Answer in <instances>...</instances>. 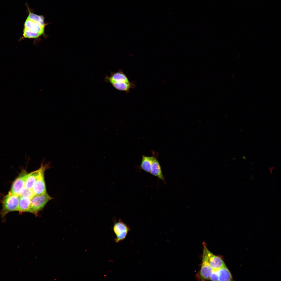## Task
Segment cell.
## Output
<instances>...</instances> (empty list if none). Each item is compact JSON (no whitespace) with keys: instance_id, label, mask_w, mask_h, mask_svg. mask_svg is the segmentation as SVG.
<instances>
[{"instance_id":"obj_1","label":"cell","mask_w":281,"mask_h":281,"mask_svg":"<svg viewBox=\"0 0 281 281\" xmlns=\"http://www.w3.org/2000/svg\"><path fill=\"white\" fill-rule=\"evenodd\" d=\"M39 23L27 18L24 23L23 37L29 39H36L43 35L45 28Z\"/></svg>"},{"instance_id":"obj_2","label":"cell","mask_w":281,"mask_h":281,"mask_svg":"<svg viewBox=\"0 0 281 281\" xmlns=\"http://www.w3.org/2000/svg\"><path fill=\"white\" fill-rule=\"evenodd\" d=\"M19 201V196L10 191L3 199L1 212L2 216L4 217L10 212L18 211Z\"/></svg>"},{"instance_id":"obj_3","label":"cell","mask_w":281,"mask_h":281,"mask_svg":"<svg viewBox=\"0 0 281 281\" xmlns=\"http://www.w3.org/2000/svg\"><path fill=\"white\" fill-rule=\"evenodd\" d=\"M52 199L47 193L35 195L31 199L30 213L36 214Z\"/></svg>"},{"instance_id":"obj_4","label":"cell","mask_w":281,"mask_h":281,"mask_svg":"<svg viewBox=\"0 0 281 281\" xmlns=\"http://www.w3.org/2000/svg\"><path fill=\"white\" fill-rule=\"evenodd\" d=\"M202 244L203 247V252L213 269H219L225 266L221 258L214 254L208 250L205 242H203Z\"/></svg>"},{"instance_id":"obj_5","label":"cell","mask_w":281,"mask_h":281,"mask_svg":"<svg viewBox=\"0 0 281 281\" xmlns=\"http://www.w3.org/2000/svg\"><path fill=\"white\" fill-rule=\"evenodd\" d=\"M29 174L25 170H22L12 183L10 191L12 193L19 196Z\"/></svg>"},{"instance_id":"obj_6","label":"cell","mask_w":281,"mask_h":281,"mask_svg":"<svg viewBox=\"0 0 281 281\" xmlns=\"http://www.w3.org/2000/svg\"><path fill=\"white\" fill-rule=\"evenodd\" d=\"M113 229L116 237L114 241L117 243L125 239L130 230L127 225L121 220L114 223Z\"/></svg>"},{"instance_id":"obj_7","label":"cell","mask_w":281,"mask_h":281,"mask_svg":"<svg viewBox=\"0 0 281 281\" xmlns=\"http://www.w3.org/2000/svg\"><path fill=\"white\" fill-rule=\"evenodd\" d=\"M46 166L41 165L40 167V175L32 189L35 195L43 194L46 193V188L44 178V174Z\"/></svg>"},{"instance_id":"obj_8","label":"cell","mask_w":281,"mask_h":281,"mask_svg":"<svg viewBox=\"0 0 281 281\" xmlns=\"http://www.w3.org/2000/svg\"><path fill=\"white\" fill-rule=\"evenodd\" d=\"M152 161L150 173L165 182L164 178L162 174L160 164L158 160V153L152 150Z\"/></svg>"},{"instance_id":"obj_9","label":"cell","mask_w":281,"mask_h":281,"mask_svg":"<svg viewBox=\"0 0 281 281\" xmlns=\"http://www.w3.org/2000/svg\"><path fill=\"white\" fill-rule=\"evenodd\" d=\"M105 81L109 82L117 90L124 91L129 93L131 89L135 87L136 83L135 82H117L109 78L106 75L105 78Z\"/></svg>"},{"instance_id":"obj_10","label":"cell","mask_w":281,"mask_h":281,"mask_svg":"<svg viewBox=\"0 0 281 281\" xmlns=\"http://www.w3.org/2000/svg\"><path fill=\"white\" fill-rule=\"evenodd\" d=\"M213 269L208 263L205 254L203 253L202 263L200 272V275L201 279L203 280H208Z\"/></svg>"},{"instance_id":"obj_11","label":"cell","mask_w":281,"mask_h":281,"mask_svg":"<svg viewBox=\"0 0 281 281\" xmlns=\"http://www.w3.org/2000/svg\"><path fill=\"white\" fill-rule=\"evenodd\" d=\"M40 167L37 170L30 173L26 179L24 185V188L31 189L40 173Z\"/></svg>"},{"instance_id":"obj_12","label":"cell","mask_w":281,"mask_h":281,"mask_svg":"<svg viewBox=\"0 0 281 281\" xmlns=\"http://www.w3.org/2000/svg\"><path fill=\"white\" fill-rule=\"evenodd\" d=\"M111 80L117 82H130L126 75L122 71L116 72H111L110 76L106 75Z\"/></svg>"},{"instance_id":"obj_13","label":"cell","mask_w":281,"mask_h":281,"mask_svg":"<svg viewBox=\"0 0 281 281\" xmlns=\"http://www.w3.org/2000/svg\"><path fill=\"white\" fill-rule=\"evenodd\" d=\"M31 199L19 196L18 211L21 212H30Z\"/></svg>"},{"instance_id":"obj_14","label":"cell","mask_w":281,"mask_h":281,"mask_svg":"<svg viewBox=\"0 0 281 281\" xmlns=\"http://www.w3.org/2000/svg\"><path fill=\"white\" fill-rule=\"evenodd\" d=\"M152 156H148L142 155L140 168L145 171L150 173L152 161Z\"/></svg>"},{"instance_id":"obj_15","label":"cell","mask_w":281,"mask_h":281,"mask_svg":"<svg viewBox=\"0 0 281 281\" xmlns=\"http://www.w3.org/2000/svg\"><path fill=\"white\" fill-rule=\"evenodd\" d=\"M219 281H231L232 278L231 273L226 266L219 269L218 270Z\"/></svg>"},{"instance_id":"obj_16","label":"cell","mask_w":281,"mask_h":281,"mask_svg":"<svg viewBox=\"0 0 281 281\" xmlns=\"http://www.w3.org/2000/svg\"><path fill=\"white\" fill-rule=\"evenodd\" d=\"M29 14L27 18L36 21L46 27L47 24L44 22V18L43 16L36 14L30 12L29 10Z\"/></svg>"},{"instance_id":"obj_17","label":"cell","mask_w":281,"mask_h":281,"mask_svg":"<svg viewBox=\"0 0 281 281\" xmlns=\"http://www.w3.org/2000/svg\"><path fill=\"white\" fill-rule=\"evenodd\" d=\"M35 196L32 189L24 188L21 191L19 196L31 199Z\"/></svg>"},{"instance_id":"obj_18","label":"cell","mask_w":281,"mask_h":281,"mask_svg":"<svg viewBox=\"0 0 281 281\" xmlns=\"http://www.w3.org/2000/svg\"><path fill=\"white\" fill-rule=\"evenodd\" d=\"M219 269H213V271L210 274L209 280L212 281H219Z\"/></svg>"}]
</instances>
